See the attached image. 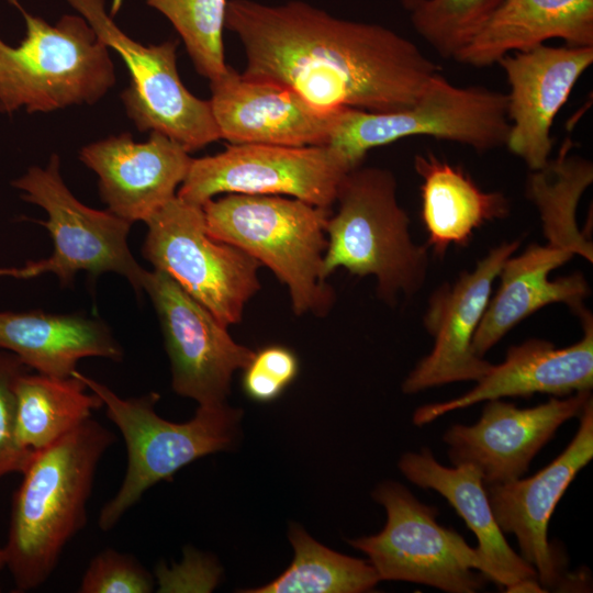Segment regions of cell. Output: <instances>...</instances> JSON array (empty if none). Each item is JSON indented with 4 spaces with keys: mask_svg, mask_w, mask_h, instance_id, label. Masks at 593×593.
Masks as SVG:
<instances>
[{
    "mask_svg": "<svg viewBox=\"0 0 593 593\" xmlns=\"http://www.w3.org/2000/svg\"><path fill=\"white\" fill-rule=\"evenodd\" d=\"M225 29L244 47V76L283 85L322 109L402 110L440 72L396 32L299 0L277 5L228 0Z\"/></svg>",
    "mask_w": 593,
    "mask_h": 593,
    "instance_id": "obj_1",
    "label": "cell"
},
{
    "mask_svg": "<svg viewBox=\"0 0 593 593\" xmlns=\"http://www.w3.org/2000/svg\"><path fill=\"white\" fill-rule=\"evenodd\" d=\"M372 497L387 512L383 529L349 540L365 552L380 580L421 583L448 593H474L488 581L477 549L454 528L437 523L438 510L399 482L385 481Z\"/></svg>",
    "mask_w": 593,
    "mask_h": 593,
    "instance_id": "obj_9",
    "label": "cell"
},
{
    "mask_svg": "<svg viewBox=\"0 0 593 593\" xmlns=\"http://www.w3.org/2000/svg\"><path fill=\"white\" fill-rule=\"evenodd\" d=\"M551 38L570 46H593V0H502L454 59L488 67Z\"/></svg>",
    "mask_w": 593,
    "mask_h": 593,
    "instance_id": "obj_23",
    "label": "cell"
},
{
    "mask_svg": "<svg viewBox=\"0 0 593 593\" xmlns=\"http://www.w3.org/2000/svg\"><path fill=\"white\" fill-rule=\"evenodd\" d=\"M299 360L296 355L281 345H271L255 351L249 365L244 369L243 390L257 402L277 399L296 378Z\"/></svg>",
    "mask_w": 593,
    "mask_h": 593,
    "instance_id": "obj_33",
    "label": "cell"
},
{
    "mask_svg": "<svg viewBox=\"0 0 593 593\" xmlns=\"http://www.w3.org/2000/svg\"><path fill=\"white\" fill-rule=\"evenodd\" d=\"M508 130L506 93L458 87L438 72L409 108L390 112L342 109L326 145L353 170L372 148L402 138L429 136L483 153L505 146Z\"/></svg>",
    "mask_w": 593,
    "mask_h": 593,
    "instance_id": "obj_7",
    "label": "cell"
},
{
    "mask_svg": "<svg viewBox=\"0 0 593 593\" xmlns=\"http://www.w3.org/2000/svg\"><path fill=\"white\" fill-rule=\"evenodd\" d=\"M521 246L503 242L463 271L452 283H444L430 295L424 326L434 338L432 351L423 357L402 383L405 394L459 381H479L493 363L472 349L473 336L492 296L501 269Z\"/></svg>",
    "mask_w": 593,
    "mask_h": 593,
    "instance_id": "obj_14",
    "label": "cell"
},
{
    "mask_svg": "<svg viewBox=\"0 0 593 593\" xmlns=\"http://www.w3.org/2000/svg\"><path fill=\"white\" fill-rule=\"evenodd\" d=\"M7 567V557L3 547H0V571Z\"/></svg>",
    "mask_w": 593,
    "mask_h": 593,
    "instance_id": "obj_35",
    "label": "cell"
},
{
    "mask_svg": "<svg viewBox=\"0 0 593 593\" xmlns=\"http://www.w3.org/2000/svg\"><path fill=\"white\" fill-rule=\"evenodd\" d=\"M27 367L14 354L0 349V479L23 473L34 451L22 448L15 439V383Z\"/></svg>",
    "mask_w": 593,
    "mask_h": 593,
    "instance_id": "obj_32",
    "label": "cell"
},
{
    "mask_svg": "<svg viewBox=\"0 0 593 593\" xmlns=\"http://www.w3.org/2000/svg\"><path fill=\"white\" fill-rule=\"evenodd\" d=\"M502 0H423L411 11L416 33L443 58H454Z\"/></svg>",
    "mask_w": 593,
    "mask_h": 593,
    "instance_id": "obj_30",
    "label": "cell"
},
{
    "mask_svg": "<svg viewBox=\"0 0 593 593\" xmlns=\"http://www.w3.org/2000/svg\"><path fill=\"white\" fill-rule=\"evenodd\" d=\"M0 349L54 378L71 377L82 358H123V348L103 321L42 311L0 312Z\"/></svg>",
    "mask_w": 593,
    "mask_h": 593,
    "instance_id": "obj_24",
    "label": "cell"
},
{
    "mask_svg": "<svg viewBox=\"0 0 593 593\" xmlns=\"http://www.w3.org/2000/svg\"><path fill=\"white\" fill-rule=\"evenodd\" d=\"M414 169L422 180L426 245L437 256L450 246H466L475 230L510 213V202L502 192L483 191L460 167L432 152L416 155Z\"/></svg>",
    "mask_w": 593,
    "mask_h": 593,
    "instance_id": "obj_25",
    "label": "cell"
},
{
    "mask_svg": "<svg viewBox=\"0 0 593 593\" xmlns=\"http://www.w3.org/2000/svg\"><path fill=\"white\" fill-rule=\"evenodd\" d=\"M142 254L166 272L223 325L242 321L260 290L261 264L231 244L210 236L202 206L177 195L145 222Z\"/></svg>",
    "mask_w": 593,
    "mask_h": 593,
    "instance_id": "obj_8",
    "label": "cell"
},
{
    "mask_svg": "<svg viewBox=\"0 0 593 593\" xmlns=\"http://www.w3.org/2000/svg\"><path fill=\"white\" fill-rule=\"evenodd\" d=\"M583 336L574 344L557 348L553 343L533 338L511 346L505 359L477 381L467 393L439 403L425 404L413 414V423L424 426L451 411L505 396L528 398L535 393L564 398L593 387V320L585 309L579 314Z\"/></svg>",
    "mask_w": 593,
    "mask_h": 593,
    "instance_id": "obj_20",
    "label": "cell"
},
{
    "mask_svg": "<svg viewBox=\"0 0 593 593\" xmlns=\"http://www.w3.org/2000/svg\"><path fill=\"white\" fill-rule=\"evenodd\" d=\"M22 13L26 34L12 47L0 38V111L29 113L92 104L115 82L109 47L82 16L51 25L9 0Z\"/></svg>",
    "mask_w": 593,
    "mask_h": 593,
    "instance_id": "obj_6",
    "label": "cell"
},
{
    "mask_svg": "<svg viewBox=\"0 0 593 593\" xmlns=\"http://www.w3.org/2000/svg\"><path fill=\"white\" fill-rule=\"evenodd\" d=\"M398 466L415 485L443 495L477 536L479 571L488 581L507 590L521 581L538 579L535 568L506 541L477 468L470 465L445 467L426 447L418 452L404 454Z\"/></svg>",
    "mask_w": 593,
    "mask_h": 593,
    "instance_id": "obj_22",
    "label": "cell"
},
{
    "mask_svg": "<svg viewBox=\"0 0 593 593\" xmlns=\"http://www.w3.org/2000/svg\"><path fill=\"white\" fill-rule=\"evenodd\" d=\"M115 440L114 433L89 418L33 452L12 499L3 547L16 591L43 584L66 545L85 527L98 465Z\"/></svg>",
    "mask_w": 593,
    "mask_h": 593,
    "instance_id": "obj_2",
    "label": "cell"
},
{
    "mask_svg": "<svg viewBox=\"0 0 593 593\" xmlns=\"http://www.w3.org/2000/svg\"><path fill=\"white\" fill-rule=\"evenodd\" d=\"M337 209L327 219L325 278L337 268L358 277L373 276L378 296L389 305L423 287L428 246L413 242L410 219L398 201L393 172L359 166L343 178Z\"/></svg>",
    "mask_w": 593,
    "mask_h": 593,
    "instance_id": "obj_3",
    "label": "cell"
},
{
    "mask_svg": "<svg viewBox=\"0 0 593 593\" xmlns=\"http://www.w3.org/2000/svg\"><path fill=\"white\" fill-rule=\"evenodd\" d=\"M289 539L294 549L290 567L272 582L245 592L361 593L372 591L380 581L369 561L331 550L299 525L290 527Z\"/></svg>",
    "mask_w": 593,
    "mask_h": 593,
    "instance_id": "obj_28",
    "label": "cell"
},
{
    "mask_svg": "<svg viewBox=\"0 0 593 593\" xmlns=\"http://www.w3.org/2000/svg\"><path fill=\"white\" fill-rule=\"evenodd\" d=\"M105 406L108 418L119 428L127 452L124 479L116 494L100 510L101 530L112 529L143 494L192 461L228 449L237 435L242 411L226 402L199 405L192 419L174 423L160 417L155 406L159 394L122 399L105 384L75 370Z\"/></svg>",
    "mask_w": 593,
    "mask_h": 593,
    "instance_id": "obj_5",
    "label": "cell"
},
{
    "mask_svg": "<svg viewBox=\"0 0 593 593\" xmlns=\"http://www.w3.org/2000/svg\"><path fill=\"white\" fill-rule=\"evenodd\" d=\"M591 399V391H581L527 409L501 399L485 401L475 424H455L445 432L449 460L477 468L485 486L517 480L558 428L579 417Z\"/></svg>",
    "mask_w": 593,
    "mask_h": 593,
    "instance_id": "obj_16",
    "label": "cell"
},
{
    "mask_svg": "<svg viewBox=\"0 0 593 593\" xmlns=\"http://www.w3.org/2000/svg\"><path fill=\"white\" fill-rule=\"evenodd\" d=\"M180 144L152 131L147 142L130 133L112 135L81 148L79 158L99 177L108 210L131 222H146L176 197L192 157Z\"/></svg>",
    "mask_w": 593,
    "mask_h": 593,
    "instance_id": "obj_19",
    "label": "cell"
},
{
    "mask_svg": "<svg viewBox=\"0 0 593 593\" xmlns=\"http://www.w3.org/2000/svg\"><path fill=\"white\" fill-rule=\"evenodd\" d=\"M578 430L566 449L540 471L526 479L485 486L495 521L513 534L521 556L532 564L541 586H571L579 578L567 572L563 556L548 541L551 515L575 475L593 458V399L579 415Z\"/></svg>",
    "mask_w": 593,
    "mask_h": 593,
    "instance_id": "obj_15",
    "label": "cell"
},
{
    "mask_svg": "<svg viewBox=\"0 0 593 593\" xmlns=\"http://www.w3.org/2000/svg\"><path fill=\"white\" fill-rule=\"evenodd\" d=\"M59 165V156L53 154L45 168L33 166L12 181L14 188L23 191L24 201L47 213V221L38 223L51 234L53 254L2 273L30 278L51 272L68 286L80 271L93 277L112 271L125 277L141 294L147 270L138 265L127 245L132 223L109 210H94L79 202L64 183Z\"/></svg>",
    "mask_w": 593,
    "mask_h": 593,
    "instance_id": "obj_10",
    "label": "cell"
},
{
    "mask_svg": "<svg viewBox=\"0 0 593 593\" xmlns=\"http://www.w3.org/2000/svg\"><path fill=\"white\" fill-rule=\"evenodd\" d=\"M211 237L268 267L296 315H325L334 293L323 271L331 209L284 195L228 193L202 205Z\"/></svg>",
    "mask_w": 593,
    "mask_h": 593,
    "instance_id": "obj_4",
    "label": "cell"
},
{
    "mask_svg": "<svg viewBox=\"0 0 593 593\" xmlns=\"http://www.w3.org/2000/svg\"><path fill=\"white\" fill-rule=\"evenodd\" d=\"M174 25L197 71L215 80L226 69L223 30L227 0H144Z\"/></svg>",
    "mask_w": 593,
    "mask_h": 593,
    "instance_id": "obj_29",
    "label": "cell"
},
{
    "mask_svg": "<svg viewBox=\"0 0 593 593\" xmlns=\"http://www.w3.org/2000/svg\"><path fill=\"white\" fill-rule=\"evenodd\" d=\"M67 1L124 60L131 81L121 98L139 131L160 132L189 153L221 139L210 100L193 96L179 77L178 41L145 46L114 23L104 0Z\"/></svg>",
    "mask_w": 593,
    "mask_h": 593,
    "instance_id": "obj_11",
    "label": "cell"
},
{
    "mask_svg": "<svg viewBox=\"0 0 593 593\" xmlns=\"http://www.w3.org/2000/svg\"><path fill=\"white\" fill-rule=\"evenodd\" d=\"M572 257L568 250L546 243L530 244L506 259L499 275L500 287L473 336L477 356L483 357L513 327L549 304L564 303L578 315L585 310L590 287L582 273L550 280V272Z\"/></svg>",
    "mask_w": 593,
    "mask_h": 593,
    "instance_id": "obj_21",
    "label": "cell"
},
{
    "mask_svg": "<svg viewBox=\"0 0 593 593\" xmlns=\"http://www.w3.org/2000/svg\"><path fill=\"white\" fill-rule=\"evenodd\" d=\"M592 63L593 46L545 44L510 53L496 63L510 87L505 146L530 171L549 161L552 123Z\"/></svg>",
    "mask_w": 593,
    "mask_h": 593,
    "instance_id": "obj_17",
    "label": "cell"
},
{
    "mask_svg": "<svg viewBox=\"0 0 593 593\" xmlns=\"http://www.w3.org/2000/svg\"><path fill=\"white\" fill-rule=\"evenodd\" d=\"M152 574L132 555L107 548L86 569L79 593H149Z\"/></svg>",
    "mask_w": 593,
    "mask_h": 593,
    "instance_id": "obj_31",
    "label": "cell"
},
{
    "mask_svg": "<svg viewBox=\"0 0 593 593\" xmlns=\"http://www.w3.org/2000/svg\"><path fill=\"white\" fill-rule=\"evenodd\" d=\"M87 390L75 373L68 378L21 374L15 383L18 444L31 451L44 449L91 418L103 403Z\"/></svg>",
    "mask_w": 593,
    "mask_h": 593,
    "instance_id": "obj_26",
    "label": "cell"
},
{
    "mask_svg": "<svg viewBox=\"0 0 593 593\" xmlns=\"http://www.w3.org/2000/svg\"><path fill=\"white\" fill-rule=\"evenodd\" d=\"M423 0H401L402 5L409 12L413 11Z\"/></svg>",
    "mask_w": 593,
    "mask_h": 593,
    "instance_id": "obj_34",
    "label": "cell"
},
{
    "mask_svg": "<svg viewBox=\"0 0 593 593\" xmlns=\"http://www.w3.org/2000/svg\"><path fill=\"white\" fill-rule=\"evenodd\" d=\"M210 88L221 138L231 144L326 145L342 111L318 108L283 85L231 66Z\"/></svg>",
    "mask_w": 593,
    "mask_h": 593,
    "instance_id": "obj_18",
    "label": "cell"
},
{
    "mask_svg": "<svg viewBox=\"0 0 593 593\" xmlns=\"http://www.w3.org/2000/svg\"><path fill=\"white\" fill-rule=\"evenodd\" d=\"M572 148L566 138L544 168L530 171L527 195L539 212L546 242L592 262L593 245L579 228L577 209L593 182V165Z\"/></svg>",
    "mask_w": 593,
    "mask_h": 593,
    "instance_id": "obj_27",
    "label": "cell"
},
{
    "mask_svg": "<svg viewBox=\"0 0 593 593\" xmlns=\"http://www.w3.org/2000/svg\"><path fill=\"white\" fill-rule=\"evenodd\" d=\"M349 171L328 145L231 144L192 158L176 195L200 206L221 193L284 195L331 209Z\"/></svg>",
    "mask_w": 593,
    "mask_h": 593,
    "instance_id": "obj_12",
    "label": "cell"
},
{
    "mask_svg": "<svg viewBox=\"0 0 593 593\" xmlns=\"http://www.w3.org/2000/svg\"><path fill=\"white\" fill-rule=\"evenodd\" d=\"M143 290L159 320L172 390L199 405L226 402L233 373L244 370L255 351L236 343L227 326L166 272L147 271Z\"/></svg>",
    "mask_w": 593,
    "mask_h": 593,
    "instance_id": "obj_13",
    "label": "cell"
}]
</instances>
